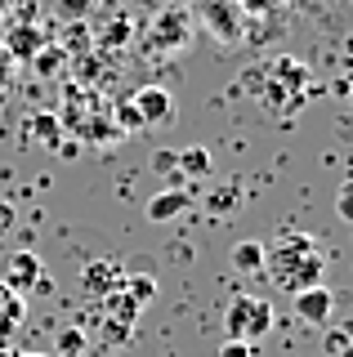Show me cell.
Returning a JSON list of instances; mask_svg holds the SVG:
<instances>
[{"label": "cell", "mask_w": 353, "mask_h": 357, "mask_svg": "<svg viewBox=\"0 0 353 357\" xmlns=\"http://www.w3.org/2000/svg\"><path fill=\"white\" fill-rule=\"evenodd\" d=\"M103 40H107V45H126V40H130V18L121 14L112 27H107V36H103Z\"/></svg>", "instance_id": "21"}, {"label": "cell", "mask_w": 353, "mask_h": 357, "mask_svg": "<svg viewBox=\"0 0 353 357\" xmlns=\"http://www.w3.org/2000/svg\"><path fill=\"white\" fill-rule=\"evenodd\" d=\"M130 103H135L143 130L170 126V121H174V103H170V94H165L161 85H143V89H135V94H130Z\"/></svg>", "instance_id": "6"}, {"label": "cell", "mask_w": 353, "mask_h": 357, "mask_svg": "<svg viewBox=\"0 0 353 357\" xmlns=\"http://www.w3.org/2000/svg\"><path fill=\"white\" fill-rule=\"evenodd\" d=\"M353 344V331H331L326 340H322V357H340Z\"/></svg>", "instance_id": "18"}, {"label": "cell", "mask_w": 353, "mask_h": 357, "mask_svg": "<svg viewBox=\"0 0 353 357\" xmlns=\"http://www.w3.org/2000/svg\"><path fill=\"white\" fill-rule=\"evenodd\" d=\"M322 268H326V250L308 232H282L278 241L264 245V273L291 295L322 286Z\"/></svg>", "instance_id": "1"}, {"label": "cell", "mask_w": 353, "mask_h": 357, "mask_svg": "<svg viewBox=\"0 0 353 357\" xmlns=\"http://www.w3.org/2000/svg\"><path fill=\"white\" fill-rule=\"evenodd\" d=\"M59 9H63V14H68V18H81L85 9H90V0H63Z\"/></svg>", "instance_id": "23"}, {"label": "cell", "mask_w": 353, "mask_h": 357, "mask_svg": "<svg viewBox=\"0 0 353 357\" xmlns=\"http://www.w3.org/2000/svg\"><path fill=\"white\" fill-rule=\"evenodd\" d=\"M117 126L126 130V134H130V130H143V121H139V112H135V103H130V98L117 107Z\"/></svg>", "instance_id": "20"}, {"label": "cell", "mask_w": 353, "mask_h": 357, "mask_svg": "<svg viewBox=\"0 0 353 357\" xmlns=\"http://www.w3.org/2000/svg\"><path fill=\"white\" fill-rule=\"evenodd\" d=\"M9 223H14V206H5V201H0V232H5Z\"/></svg>", "instance_id": "24"}, {"label": "cell", "mask_w": 353, "mask_h": 357, "mask_svg": "<svg viewBox=\"0 0 353 357\" xmlns=\"http://www.w3.org/2000/svg\"><path fill=\"white\" fill-rule=\"evenodd\" d=\"M219 357H255V353H250V344H241V340H224Z\"/></svg>", "instance_id": "22"}, {"label": "cell", "mask_w": 353, "mask_h": 357, "mask_svg": "<svg viewBox=\"0 0 353 357\" xmlns=\"http://www.w3.org/2000/svg\"><path fill=\"white\" fill-rule=\"evenodd\" d=\"M126 295L135 299V304H152L157 299V277H148V273H126Z\"/></svg>", "instance_id": "15"}, {"label": "cell", "mask_w": 353, "mask_h": 357, "mask_svg": "<svg viewBox=\"0 0 353 357\" xmlns=\"http://www.w3.org/2000/svg\"><path fill=\"white\" fill-rule=\"evenodd\" d=\"M81 286L90 290L94 299H107L112 290L126 286V268H121L117 259H94V264L81 268Z\"/></svg>", "instance_id": "7"}, {"label": "cell", "mask_w": 353, "mask_h": 357, "mask_svg": "<svg viewBox=\"0 0 353 357\" xmlns=\"http://www.w3.org/2000/svg\"><path fill=\"white\" fill-rule=\"evenodd\" d=\"M14 357H45V353H14Z\"/></svg>", "instance_id": "25"}, {"label": "cell", "mask_w": 353, "mask_h": 357, "mask_svg": "<svg viewBox=\"0 0 353 357\" xmlns=\"http://www.w3.org/2000/svg\"><path fill=\"white\" fill-rule=\"evenodd\" d=\"M63 63H68V50H63V45H45V50L31 59V67H36L40 76H59V67H63Z\"/></svg>", "instance_id": "16"}, {"label": "cell", "mask_w": 353, "mask_h": 357, "mask_svg": "<svg viewBox=\"0 0 353 357\" xmlns=\"http://www.w3.org/2000/svg\"><path fill=\"white\" fill-rule=\"evenodd\" d=\"M40 50H45V36H40L36 27H14L9 31V54H14V59H36Z\"/></svg>", "instance_id": "11"}, {"label": "cell", "mask_w": 353, "mask_h": 357, "mask_svg": "<svg viewBox=\"0 0 353 357\" xmlns=\"http://www.w3.org/2000/svg\"><path fill=\"white\" fill-rule=\"evenodd\" d=\"M211 174V152L202 148V143H193V148L179 152V178H206Z\"/></svg>", "instance_id": "12"}, {"label": "cell", "mask_w": 353, "mask_h": 357, "mask_svg": "<svg viewBox=\"0 0 353 357\" xmlns=\"http://www.w3.org/2000/svg\"><path fill=\"white\" fill-rule=\"evenodd\" d=\"M224 331H228V340L260 344L264 335L273 331V304L260 299V295H237L224 312Z\"/></svg>", "instance_id": "2"}, {"label": "cell", "mask_w": 353, "mask_h": 357, "mask_svg": "<svg viewBox=\"0 0 353 357\" xmlns=\"http://www.w3.org/2000/svg\"><path fill=\"white\" fill-rule=\"evenodd\" d=\"M336 215L345 219V223H353V178H349V183L336 192Z\"/></svg>", "instance_id": "19"}, {"label": "cell", "mask_w": 353, "mask_h": 357, "mask_svg": "<svg viewBox=\"0 0 353 357\" xmlns=\"http://www.w3.org/2000/svg\"><path fill=\"white\" fill-rule=\"evenodd\" d=\"M233 268L237 273H264V241H237L233 245Z\"/></svg>", "instance_id": "13"}, {"label": "cell", "mask_w": 353, "mask_h": 357, "mask_svg": "<svg viewBox=\"0 0 353 357\" xmlns=\"http://www.w3.org/2000/svg\"><path fill=\"white\" fill-rule=\"evenodd\" d=\"M193 45V18L183 14V9H161L157 18H152V27H148V50H157V54H179V50H188Z\"/></svg>", "instance_id": "3"}, {"label": "cell", "mask_w": 353, "mask_h": 357, "mask_svg": "<svg viewBox=\"0 0 353 357\" xmlns=\"http://www.w3.org/2000/svg\"><path fill=\"white\" fill-rule=\"evenodd\" d=\"M9 290H18V295H27V290H54V282L45 277V264H40V255L36 250H14L9 255V264H5V277H0Z\"/></svg>", "instance_id": "4"}, {"label": "cell", "mask_w": 353, "mask_h": 357, "mask_svg": "<svg viewBox=\"0 0 353 357\" xmlns=\"http://www.w3.org/2000/svg\"><path fill=\"white\" fill-rule=\"evenodd\" d=\"M85 344H90V340H85V331H81V326H63L54 349H59V357H81V353H85Z\"/></svg>", "instance_id": "17"}, {"label": "cell", "mask_w": 353, "mask_h": 357, "mask_svg": "<svg viewBox=\"0 0 353 357\" xmlns=\"http://www.w3.org/2000/svg\"><path fill=\"white\" fill-rule=\"evenodd\" d=\"M0 9H5V0H0Z\"/></svg>", "instance_id": "27"}, {"label": "cell", "mask_w": 353, "mask_h": 357, "mask_svg": "<svg viewBox=\"0 0 353 357\" xmlns=\"http://www.w3.org/2000/svg\"><path fill=\"white\" fill-rule=\"evenodd\" d=\"M27 134L40 143V148H59L63 143V134H59V121L50 116V112H40V116H31L27 121Z\"/></svg>", "instance_id": "14"}, {"label": "cell", "mask_w": 353, "mask_h": 357, "mask_svg": "<svg viewBox=\"0 0 353 357\" xmlns=\"http://www.w3.org/2000/svg\"><path fill=\"white\" fill-rule=\"evenodd\" d=\"M237 5H241V0H237Z\"/></svg>", "instance_id": "28"}, {"label": "cell", "mask_w": 353, "mask_h": 357, "mask_svg": "<svg viewBox=\"0 0 353 357\" xmlns=\"http://www.w3.org/2000/svg\"><path fill=\"white\" fill-rule=\"evenodd\" d=\"M331 308H336V295H331L326 286H308L295 295V317L308 321V326H322V321H331Z\"/></svg>", "instance_id": "8"}, {"label": "cell", "mask_w": 353, "mask_h": 357, "mask_svg": "<svg viewBox=\"0 0 353 357\" xmlns=\"http://www.w3.org/2000/svg\"><path fill=\"white\" fill-rule=\"evenodd\" d=\"M188 206H193L188 188H165V192H157V197L148 201V219L152 223H170V219L188 215Z\"/></svg>", "instance_id": "10"}, {"label": "cell", "mask_w": 353, "mask_h": 357, "mask_svg": "<svg viewBox=\"0 0 353 357\" xmlns=\"http://www.w3.org/2000/svg\"><path fill=\"white\" fill-rule=\"evenodd\" d=\"M202 22L215 31V40H241V27H246V9L237 5V0H202Z\"/></svg>", "instance_id": "5"}, {"label": "cell", "mask_w": 353, "mask_h": 357, "mask_svg": "<svg viewBox=\"0 0 353 357\" xmlns=\"http://www.w3.org/2000/svg\"><path fill=\"white\" fill-rule=\"evenodd\" d=\"M23 321H27V304H23V295H18V290H9L5 282H0V349H5V344L14 340L18 331H23Z\"/></svg>", "instance_id": "9"}, {"label": "cell", "mask_w": 353, "mask_h": 357, "mask_svg": "<svg viewBox=\"0 0 353 357\" xmlns=\"http://www.w3.org/2000/svg\"><path fill=\"white\" fill-rule=\"evenodd\" d=\"M0 357H14V353H9V349H0Z\"/></svg>", "instance_id": "26"}]
</instances>
